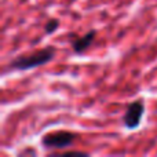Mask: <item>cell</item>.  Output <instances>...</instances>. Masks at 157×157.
I'll return each instance as SVG.
<instances>
[{
  "mask_svg": "<svg viewBox=\"0 0 157 157\" xmlns=\"http://www.w3.org/2000/svg\"><path fill=\"white\" fill-rule=\"evenodd\" d=\"M55 55V48L51 46L40 48L37 51L29 52V54H22L15 57L10 63L7 69L10 71H28V69H35L39 66H43L46 63L51 62Z\"/></svg>",
  "mask_w": 157,
  "mask_h": 157,
  "instance_id": "1",
  "label": "cell"
},
{
  "mask_svg": "<svg viewBox=\"0 0 157 157\" xmlns=\"http://www.w3.org/2000/svg\"><path fill=\"white\" fill-rule=\"evenodd\" d=\"M77 139V134L72 131L58 130L52 132H47L41 138V145L46 149H66L72 146Z\"/></svg>",
  "mask_w": 157,
  "mask_h": 157,
  "instance_id": "2",
  "label": "cell"
},
{
  "mask_svg": "<svg viewBox=\"0 0 157 157\" xmlns=\"http://www.w3.org/2000/svg\"><path fill=\"white\" fill-rule=\"evenodd\" d=\"M145 112V103L142 99H136L132 103L127 106V110H125L124 116L121 119V123L127 130H134L141 124L142 116H144Z\"/></svg>",
  "mask_w": 157,
  "mask_h": 157,
  "instance_id": "3",
  "label": "cell"
},
{
  "mask_svg": "<svg viewBox=\"0 0 157 157\" xmlns=\"http://www.w3.org/2000/svg\"><path fill=\"white\" fill-rule=\"evenodd\" d=\"M95 37H97V30L91 29L90 32H87L84 36H80V37H72L71 39V44H72V50H73L76 54H81L86 50H88L90 47L92 46Z\"/></svg>",
  "mask_w": 157,
  "mask_h": 157,
  "instance_id": "4",
  "label": "cell"
},
{
  "mask_svg": "<svg viewBox=\"0 0 157 157\" xmlns=\"http://www.w3.org/2000/svg\"><path fill=\"white\" fill-rule=\"evenodd\" d=\"M58 26H59V21L57 18H50L44 22V32L46 35H51L58 29Z\"/></svg>",
  "mask_w": 157,
  "mask_h": 157,
  "instance_id": "5",
  "label": "cell"
},
{
  "mask_svg": "<svg viewBox=\"0 0 157 157\" xmlns=\"http://www.w3.org/2000/svg\"><path fill=\"white\" fill-rule=\"evenodd\" d=\"M63 156H87V153H83V152H65Z\"/></svg>",
  "mask_w": 157,
  "mask_h": 157,
  "instance_id": "6",
  "label": "cell"
}]
</instances>
